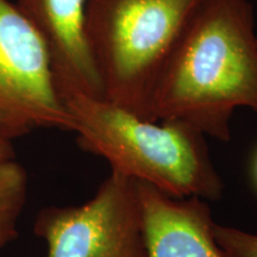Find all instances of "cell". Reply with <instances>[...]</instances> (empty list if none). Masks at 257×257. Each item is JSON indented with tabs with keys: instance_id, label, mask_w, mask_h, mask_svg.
I'll return each instance as SVG.
<instances>
[{
	"instance_id": "obj_1",
	"label": "cell",
	"mask_w": 257,
	"mask_h": 257,
	"mask_svg": "<svg viewBox=\"0 0 257 257\" xmlns=\"http://www.w3.org/2000/svg\"><path fill=\"white\" fill-rule=\"evenodd\" d=\"M238 107L257 113V34L249 0H204L153 95L154 121L178 120L227 142Z\"/></svg>"
},
{
	"instance_id": "obj_8",
	"label": "cell",
	"mask_w": 257,
	"mask_h": 257,
	"mask_svg": "<svg viewBox=\"0 0 257 257\" xmlns=\"http://www.w3.org/2000/svg\"><path fill=\"white\" fill-rule=\"evenodd\" d=\"M27 170L15 159L0 162V251L18 236V223L27 204Z\"/></svg>"
},
{
	"instance_id": "obj_11",
	"label": "cell",
	"mask_w": 257,
	"mask_h": 257,
	"mask_svg": "<svg viewBox=\"0 0 257 257\" xmlns=\"http://www.w3.org/2000/svg\"><path fill=\"white\" fill-rule=\"evenodd\" d=\"M255 176H256V181H257V157H256V162H255Z\"/></svg>"
},
{
	"instance_id": "obj_2",
	"label": "cell",
	"mask_w": 257,
	"mask_h": 257,
	"mask_svg": "<svg viewBox=\"0 0 257 257\" xmlns=\"http://www.w3.org/2000/svg\"><path fill=\"white\" fill-rule=\"evenodd\" d=\"M78 144L107 160L112 172L147 182L173 198L219 200L224 184L205 137L178 120H144L105 99L62 96Z\"/></svg>"
},
{
	"instance_id": "obj_7",
	"label": "cell",
	"mask_w": 257,
	"mask_h": 257,
	"mask_svg": "<svg viewBox=\"0 0 257 257\" xmlns=\"http://www.w3.org/2000/svg\"><path fill=\"white\" fill-rule=\"evenodd\" d=\"M146 221L148 257H224L214 239L210 205L200 198H173L137 181Z\"/></svg>"
},
{
	"instance_id": "obj_3",
	"label": "cell",
	"mask_w": 257,
	"mask_h": 257,
	"mask_svg": "<svg viewBox=\"0 0 257 257\" xmlns=\"http://www.w3.org/2000/svg\"><path fill=\"white\" fill-rule=\"evenodd\" d=\"M204 0H88L86 36L102 98L154 121L153 95Z\"/></svg>"
},
{
	"instance_id": "obj_6",
	"label": "cell",
	"mask_w": 257,
	"mask_h": 257,
	"mask_svg": "<svg viewBox=\"0 0 257 257\" xmlns=\"http://www.w3.org/2000/svg\"><path fill=\"white\" fill-rule=\"evenodd\" d=\"M88 0H18L17 8L43 42L59 94L102 98L86 36Z\"/></svg>"
},
{
	"instance_id": "obj_10",
	"label": "cell",
	"mask_w": 257,
	"mask_h": 257,
	"mask_svg": "<svg viewBox=\"0 0 257 257\" xmlns=\"http://www.w3.org/2000/svg\"><path fill=\"white\" fill-rule=\"evenodd\" d=\"M15 159V149L12 142L0 136V162Z\"/></svg>"
},
{
	"instance_id": "obj_4",
	"label": "cell",
	"mask_w": 257,
	"mask_h": 257,
	"mask_svg": "<svg viewBox=\"0 0 257 257\" xmlns=\"http://www.w3.org/2000/svg\"><path fill=\"white\" fill-rule=\"evenodd\" d=\"M34 232L47 257H148L137 181L119 173L111 172L85 204L42 208Z\"/></svg>"
},
{
	"instance_id": "obj_9",
	"label": "cell",
	"mask_w": 257,
	"mask_h": 257,
	"mask_svg": "<svg viewBox=\"0 0 257 257\" xmlns=\"http://www.w3.org/2000/svg\"><path fill=\"white\" fill-rule=\"evenodd\" d=\"M213 234L224 257H257V233L214 223Z\"/></svg>"
},
{
	"instance_id": "obj_5",
	"label": "cell",
	"mask_w": 257,
	"mask_h": 257,
	"mask_svg": "<svg viewBox=\"0 0 257 257\" xmlns=\"http://www.w3.org/2000/svg\"><path fill=\"white\" fill-rule=\"evenodd\" d=\"M37 128L74 131L38 34L10 0H0V136L12 142Z\"/></svg>"
}]
</instances>
